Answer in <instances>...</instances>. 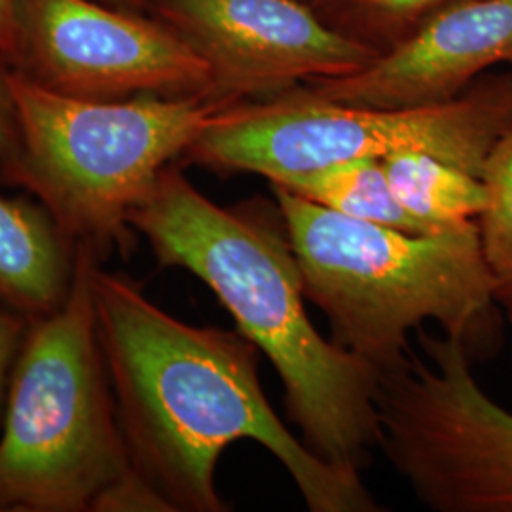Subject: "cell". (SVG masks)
<instances>
[{"instance_id": "obj_1", "label": "cell", "mask_w": 512, "mask_h": 512, "mask_svg": "<svg viewBox=\"0 0 512 512\" xmlns=\"http://www.w3.org/2000/svg\"><path fill=\"white\" fill-rule=\"evenodd\" d=\"M99 342L133 469L171 512H224L220 454L262 444L311 512H376L357 471L317 458L279 420L258 378V349L239 330L196 327L160 310L128 275L93 272Z\"/></svg>"}, {"instance_id": "obj_2", "label": "cell", "mask_w": 512, "mask_h": 512, "mask_svg": "<svg viewBox=\"0 0 512 512\" xmlns=\"http://www.w3.org/2000/svg\"><path fill=\"white\" fill-rule=\"evenodd\" d=\"M129 226L162 266L203 281L270 359L285 387L287 414L311 452L359 473L380 446V376L313 327L277 203L220 207L167 165L129 213Z\"/></svg>"}, {"instance_id": "obj_3", "label": "cell", "mask_w": 512, "mask_h": 512, "mask_svg": "<svg viewBox=\"0 0 512 512\" xmlns=\"http://www.w3.org/2000/svg\"><path fill=\"white\" fill-rule=\"evenodd\" d=\"M304 293L329 319L332 342L380 378L408 365V332L437 321L469 355L488 357L501 340L478 222L408 234L349 219L272 184Z\"/></svg>"}, {"instance_id": "obj_4", "label": "cell", "mask_w": 512, "mask_h": 512, "mask_svg": "<svg viewBox=\"0 0 512 512\" xmlns=\"http://www.w3.org/2000/svg\"><path fill=\"white\" fill-rule=\"evenodd\" d=\"M99 262L78 243L69 298L21 342L0 420V511H95L135 471L99 342Z\"/></svg>"}, {"instance_id": "obj_5", "label": "cell", "mask_w": 512, "mask_h": 512, "mask_svg": "<svg viewBox=\"0 0 512 512\" xmlns=\"http://www.w3.org/2000/svg\"><path fill=\"white\" fill-rule=\"evenodd\" d=\"M18 148L0 183L42 203L57 224L97 255L133 243L129 213L160 173L232 105L207 95L82 99L12 73Z\"/></svg>"}, {"instance_id": "obj_6", "label": "cell", "mask_w": 512, "mask_h": 512, "mask_svg": "<svg viewBox=\"0 0 512 512\" xmlns=\"http://www.w3.org/2000/svg\"><path fill=\"white\" fill-rule=\"evenodd\" d=\"M511 128L512 76L406 109L342 105L296 88L222 110L184 158L217 173H255L272 183L338 162L425 152L482 179L492 150Z\"/></svg>"}, {"instance_id": "obj_7", "label": "cell", "mask_w": 512, "mask_h": 512, "mask_svg": "<svg viewBox=\"0 0 512 512\" xmlns=\"http://www.w3.org/2000/svg\"><path fill=\"white\" fill-rule=\"evenodd\" d=\"M420 344L427 363L380 378L378 448L431 511L512 512V412L458 340L420 330Z\"/></svg>"}, {"instance_id": "obj_8", "label": "cell", "mask_w": 512, "mask_h": 512, "mask_svg": "<svg viewBox=\"0 0 512 512\" xmlns=\"http://www.w3.org/2000/svg\"><path fill=\"white\" fill-rule=\"evenodd\" d=\"M10 65L82 99L209 97L211 88L205 61L162 19L101 0H12Z\"/></svg>"}, {"instance_id": "obj_9", "label": "cell", "mask_w": 512, "mask_h": 512, "mask_svg": "<svg viewBox=\"0 0 512 512\" xmlns=\"http://www.w3.org/2000/svg\"><path fill=\"white\" fill-rule=\"evenodd\" d=\"M158 19L202 57L209 97L264 101L357 73L380 48L319 18L306 0H156Z\"/></svg>"}, {"instance_id": "obj_10", "label": "cell", "mask_w": 512, "mask_h": 512, "mask_svg": "<svg viewBox=\"0 0 512 512\" xmlns=\"http://www.w3.org/2000/svg\"><path fill=\"white\" fill-rule=\"evenodd\" d=\"M503 61L512 63V0H456L365 69L300 88L342 105L423 107L458 97Z\"/></svg>"}, {"instance_id": "obj_11", "label": "cell", "mask_w": 512, "mask_h": 512, "mask_svg": "<svg viewBox=\"0 0 512 512\" xmlns=\"http://www.w3.org/2000/svg\"><path fill=\"white\" fill-rule=\"evenodd\" d=\"M76 251L78 243L33 196H0L2 306L31 321L61 308L73 289Z\"/></svg>"}, {"instance_id": "obj_12", "label": "cell", "mask_w": 512, "mask_h": 512, "mask_svg": "<svg viewBox=\"0 0 512 512\" xmlns=\"http://www.w3.org/2000/svg\"><path fill=\"white\" fill-rule=\"evenodd\" d=\"M382 165L397 200L429 232L476 220L484 211L482 179L458 165L425 152H399Z\"/></svg>"}, {"instance_id": "obj_13", "label": "cell", "mask_w": 512, "mask_h": 512, "mask_svg": "<svg viewBox=\"0 0 512 512\" xmlns=\"http://www.w3.org/2000/svg\"><path fill=\"white\" fill-rule=\"evenodd\" d=\"M270 184H277L349 219L380 224L408 234H435L414 219L397 200L382 160L338 162Z\"/></svg>"}, {"instance_id": "obj_14", "label": "cell", "mask_w": 512, "mask_h": 512, "mask_svg": "<svg viewBox=\"0 0 512 512\" xmlns=\"http://www.w3.org/2000/svg\"><path fill=\"white\" fill-rule=\"evenodd\" d=\"M486 205L478 222L482 253L494 281L495 304L512 325V128L482 171Z\"/></svg>"}, {"instance_id": "obj_15", "label": "cell", "mask_w": 512, "mask_h": 512, "mask_svg": "<svg viewBox=\"0 0 512 512\" xmlns=\"http://www.w3.org/2000/svg\"><path fill=\"white\" fill-rule=\"evenodd\" d=\"M353 21V27L368 37L384 38L391 46L440 8L456 0H332ZM361 33V38H363ZM368 42V40H366Z\"/></svg>"}, {"instance_id": "obj_16", "label": "cell", "mask_w": 512, "mask_h": 512, "mask_svg": "<svg viewBox=\"0 0 512 512\" xmlns=\"http://www.w3.org/2000/svg\"><path fill=\"white\" fill-rule=\"evenodd\" d=\"M29 323L31 319H27L25 315L0 304V420L10 372L18 357L25 332L29 329Z\"/></svg>"}, {"instance_id": "obj_17", "label": "cell", "mask_w": 512, "mask_h": 512, "mask_svg": "<svg viewBox=\"0 0 512 512\" xmlns=\"http://www.w3.org/2000/svg\"><path fill=\"white\" fill-rule=\"evenodd\" d=\"M12 65L0 50V167L18 148V112L12 92Z\"/></svg>"}, {"instance_id": "obj_18", "label": "cell", "mask_w": 512, "mask_h": 512, "mask_svg": "<svg viewBox=\"0 0 512 512\" xmlns=\"http://www.w3.org/2000/svg\"><path fill=\"white\" fill-rule=\"evenodd\" d=\"M0 50L10 61V50H12V0H0Z\"/></svg>"}, {"instance_id": "obj_19", "label": "cell", "mask_w": 512, "mask_h": 512, "mask_svg": "<svg viewBox=\"0 0 512 512\" xmlns=\"http://www.w3.org/2000/svg\"><path fill=\"white\" fill-rule=\"evenodd\" d=\"M105 4L110 6H116V8H124V10H135V8H143L147 4H156V0H101Z\"/></svg>"}, {"instance_id": "obj_20", "label": "cell", "mask_w": 512, "mask_h": 512, "mask_svg": "<svg viewBox=\"0 0 512 512\" xmlns=\"http://www.w3.org/2000/svg\"><path fill=\"white\" fill-rule=\"evenodd\" d=\"M306 2H311V0H306Z\"/></svg>"}, {"instance_id": "obj_21", "label": "cell", "mask_w": 512, "mask_h": 512, "mask_svg": "<svg viewBox=\"0 0 512 512\" xmlns=\"http://www.w3.org/2000/svg\"><path fill=\"white\" fill-rule=\"evenodd\" d=\"M511 65H512V63H511Z\"/></svg>"}]
</instances>
